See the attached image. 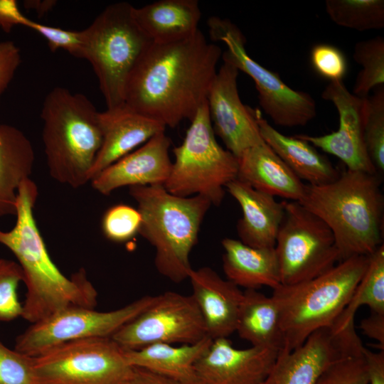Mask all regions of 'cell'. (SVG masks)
I'll list each match as a JSON object with an SVG mask.
<instances>
[{
	"label": "cell",
	"mask_w": 384,
	"mask_h": 384,
	"mask_svg": "<svg viewBox=\"0 0 384 384\" xmlns=\"http://www.w3.org/2000/svg\"><path fill=\"white\" fill-rule=\"evenodd\" d=\"M222 53L200 29L181 41L152 43L128 78L124 103L166 128L191 121L207 100Z\"/></svg>",
	"instance_id": "1"
},
{
	"label": "cell",
	"mask_w": 384,
	"mask_h": 384,
	"mask_svg": "<svg viewBox=\"0 0 384 384\" xmlns=\"http://www.w3.org/2000/svg\"><path fill=\"white\" fill-rule=\"evenodd\" d=\"M38 187L31 179L18 190L16 221L8 231L0 230V244L16 257L27 292L21 317L31 324L68 306L94 309L97 293L84 269L65 276L51 260L33 215Z\"/></svg>",
	"instance_id": "2"
},
{
	"label": "cell",
	"mask_w": 384,
	"mask_h": 384,
	"mask_svg": "<svg viewBox=\"0 0 384 384\" xmlns=\"http://www.w3.org/2000/svg\"><path fill=\"white\" fill-rule=\"evenodd\" d=\"M377 174L346 169L334 181L306 184L299 203L331 230L341 261L383 244L384 199Z\"/></svg>",
	"instance_id": "3"
},
{
	"label": "cell",
	"mask_w": 384,
	"mask_h": 384,
	"mask_svg": "<svg viewBox=\"0 0 384 384\" xmlns=\"http://www.w3.org/2000/svg\"><path fill=\"white\" fill-rule=\"evenodd\" d=\"M99 112L85 95L65 87L46 96L42 138L49 174L56 181L74 188L90 181L102 142Z\"/></svg>",
	"instance_id": "4"
},
{
	"label": "cell",
	"mask_w": 384,
	"mask_h": 384,
	"mask_svg": "<svg viewBox=\"0 0 384 384\" xmlns=\"http://www.w3.org/2000/svg\"><path fill=\"white\" fill-rule=\"evenodd\" d=\"M129 189L142 217L139 233L155 249L156 269L175 283L188 279L190 254L210 201L201 196L172 194L162 185Z\"/></svg>",
	"instance_id": "5"
},
{
	"label": "cell",
	"mask_w": 384,
	"mask_h": 384,
	"mask_svg": "<svg viewBox=\"0 0 384 384\" xmlns=\"http://www.w3.org/2000/svg\"><path fill=\"white\" fill-rule=\"evenodd\" d=\"M369 256H353L306 282L273 289L277 304L283 347L291 351L314 331L331 327L348 304L365 273Z\"/></svg>",
	"instance_id": "6"
},
{
	"label": "cell",
	"mask_w": 384,
	"mask_h": 384,
	"mask_svg": "<svg viewBox=\"0 0 384 384\" xmlns=\"http://www.w3.org/2000/svg\"><path fill=\"white\" fill-rule=\"evenodd\" d=\"M133 6H107L85 29L84 55L97 78L107 109L124 104L128 78L152 41L135 21Z\"/></svg>",
	"instance_id": "7"
},
{
	"label": "cell",
	"mask_w": 384,
	"mask_h": 384,
	"mask_svg": "<svg viewBox=\"0 0 384 384\" xmlns=\"http://www.w3.org/2000/svg\"><path fill=\"white\" fill-rule=\"evenodd\" d=\"M190 122L183 142L173 149L174 161L164 186L172 194L201 196L219 206L226 186L238 177V158L217 142L207 100Z\"/></svg>",
	"instance_id": "8"
},
{
	"label": "cell",
	"mask_w": 384,
	"mask_h": 384,
	"mask_svg": "<svg viewBox=\"0 0 384 384\" xmlns=\"http://www.w3.org/2000/svg\"><path fill=\"white\" fill-rule=\"evenodd\" d=\"M207 25L210 38L226 46L221 56L223 60L252 79L260 106L276 125L304 126L316 117V103L309 94L292 89L277 73L265 68L247 54L245 37L235 24L226 18L211 16Z\"/></svg>",
	"instance_id": "9"
},
{
	"label": "cell",
	"mask_w": 384,
	"mask_h": 384,
	"mask_svg": "<svg viewBox=\"0 0 384 384\" xmlns=\"http://www.w3.org/2000/svg\"><path fill=\"white\" fill-rule=\"evenodd\" d=\"M32 359L37 384H124L132 370L111 337L65 342Z\"/></svg>",
	"instance_id": "10"
},
{
	"label": "cell",
	"mask_w": 384,
	"mask_h": 384,
	"mask_svg": "<svg viewBox=\"0 0 384 384\" xmlns=\"http://www.w3.org/2000/svg\"><path fill=\"white\" fill-rule=\"evenodd\" d=\"M284 215L276 238L281 285L311 279L341 261L326 224L297 201H283Z\"/></svg>",
	"instance_id": "11"
},
{
	"label": "cell",
	"mask_w": 384,
	"mask_h": 384,
	"mask_svg": "<svg viewBox=\"0 0 384 384\" xmlns=\"http://www.w3.org/2000/svg\"><path fill=\"white\" fill-rule=\"evenodd\" d=\"M155 296H145L119 309L98 311L68 306L38 321L18 336L15 350L31 357L57 345L79 339L111 337L144 311Z\"/></svg>",
	"instance_id": "12"
},
{
	"label": "cell",
	"mask_w": 384,
	"mask_h": 384,
	"mask_svg": "<svg viewBox=\"0 0 384 384\" xmlns=\"http://www.w3.org/2000/svg\"><path fill=\"white\" fill-rule=\"evenodd\" d=\"M206 336L191 294L166 292L111 338L124 350H137L154 343L191 344Z\"/></svg>",
	"instance_id": "13"
},
{
	"label": "cell",
	"mask_w": 384,
	"mask_h": 384,
	"mask_svg": "<svg viewBox=\"0 0 384 384\" xmlns=\"http://www.w3.org/2000/svg\"><path fill=\"white\" fill-rule=\"evenodd\" d=\"M354 321L342 330L322 328L291 351H279L272 368L261 384H316L335 361L363 348Z\"/></svg>",
	"instance_id": "14"
},
{
	"label": "cell",
	"mask_w": 384,
	"mask_h": 384,
	"mask_svg": "<svg viewBox=\"0 0 384 384\" xmlns=\"http://www.w3.org/2000/svg\"><path fill=\"white\" fill-rule=\"evenodd\" d=\"M337 110L338 129L322 136L297 134L314 147L338 158L347 169L378 174L367 153L363 127L366 98L351 93L343 80L330 82L321 93Z\"/></svg>",
	"instance_id": "15"
},
{
	"label": "cell",
	"mask_w": 384,
	"mask_h": 384,
	"mask_svg": "<svg viewBox=\"0 0 384 384\" xmlns=\"http://www.w3.org/2000/svg\"><path fill=\"white\" fill-rule=\"evenodd\" d=\"M239 70L223 61L207 96L212 127L227 150L238 159L247 149L263 143L252 108L245 105L238 89Z\"/></svg>",
	"instance_id": "16"
},
{
	"label": "cell",
	"mask_w": 384,
	"mask_h": 384,
	"mask_svg": "<svg viewBox=\"0 0 384 384\" xmlns=\"http://www.w3.org/2000/svg\"><path fill=\"white\" fill-rule=\"evenodd\" d=\"M278 353L257 346L238 349L228 338H215L196 362V370L201 384H261Z\"/></svg>",
	"instance_id": "17"
},
{
	"label": "cell",
	"mask_w": 384,
	"mask_h": 384,
	"mask_svg": "<svg viewBox=\"0 0 384 384\" xmlns=\"http://www.w3.org/2000/svg\"><path fill=\"white\" fill-rule=\"evenodd\" d=\"M171 144L165 132L156 134L99 173L90 181L92 188L107 196L124 186H164L172 166Z\"/></svg>",
	"instance_id": "18"
},
{
	"label": "cell",
	"mask_w": 384,
	"mask_h": 384,
	"mask_svg": "<svg viewBox=\"0 0 384 384\" xmlns=\"http://www.w3.org/2000/svg\"><path fill=\"white\" fill-rule=\"evenodd\" d=\"M99 121L102 142L90 173V181L105 168L166 129L161 122L125 103L100 112Z\"/></svg>",
	"instance_id": "19"
},
{
	"label": "cell",
	"mask_w": 384,
	"mask_h": 384,
	"mask_svg": "<svg viewBox=\"0 0 384 384\" xmlns=\"http://www.w3.org/2000/svg\"><path fill=\"white\" fill-rule=\"evenodd\" d=\"M188 279L207 336L212 339L228 338L235 331L243 292L209 267L192 269Z\"/></svg>",
	"instance_id": "20"
},
{
	"label": "cell",
	"mask_w": 384,
	"mask_h": 384,
	"mask_svg": "<svg viewBox=\"0 0 384 384\" xmlns=\"http://www.w3.org/2000/svg\"><path fill=\"white\" fill-rule=\"evenodd\" d=\"M225 189L242 210L237 232L244 244L253 247H274L279 228L284 215L283 201L257 191L236 178Z\"/></svg>",
	"instance_id": "21"
},
{
	"label": "cell",
	"mask_w": 384,
	"mask_h": 384,
	"mask_svg": "<svg viewBox=\"0 0 384 384\" xmlns=\"http://www.w3.org/2000/svg\"><path fill=\"white\" fill-rule=\"evenodd\" d=\"M238 160L237 178L272 196L299 202L306 184L264 142L245 150Z\"/></svg>",
	"instance_id": "22"
},
{
	"label": "cell",
	"mask_w": 384,
	"mask_h": 384,
	"mask_svg": "<svg viewBox=\"0 0 384 384\" xmlns=\"http://www.w3.org/2000/svg\"><path fill=\"white\" fill-rule=\"evenodd\" d=\"M263 141L290 169L309 185H321L336 179L338 171L331 161L305 140L286 136L270 124L259 109H252Z\"/></svg>",
	"instance_id": "23"
},
{
	"label": "cell",
	"mask_w": 384,
	"mask_h": 384,
	"mask_svg": "<svg viewBox=\"0 0 384 384\" xmlns=\"http://www.w3.org/2000/svg\"><path fill=\"white\" fill-rule=\"evenodd\" d=\"M132 16L143 32L154 43L181 41L198 30L201 17L197 0H159L132 7Z\"/></svg>",
	"instance_id": "24"
},
{
	"label": "cell",
	"mask_w": 384,
	"mask_h": 384,
	"mask_svg": "<svg viewBox=\"0 0 384 384\" xmlns=\"http://www.w3.org/2000/svg\"><path fill=\"white\" fill-rule=\"evenodd\" d=\"M223 268L227 279L246 289L281 286L278 260L274 247H253L239 240L225 238Z\"/></svg>",
	"instance_id": "25"
},
{
	"label": "cell",
	"mask_w": 384,
	"mask_h": 384,
	"mask_svg": "<svg viewBox=\"0 0 384 384\" xmlns=\"http://www.w3.org/2000/svg\"><path fill=\"white\" fill-rule=\"evenodd\" d=\"M212 338L206 336L191 344L174 346L154 343L137 350H124L127 363L185 384H201L196 363L207 350Z\"/></svg>",
	"instance_id": "26"
},
{
	"label": "cell",
	"mask_w": 384,
	"mask_h": 384,
	"mask_svg": "<svg viewBox=\"0 0 384 384\" xmlns=\"http://www.w3.org/2000/svg\"><path fill=\"white\" fill-rule=\"evenodd\" d=\"M34 159L26 134L14 126L0 124V218L16 215L18 190L30 178Z\"/></svg>",
	"instance_id": "27"
},
{
	"label": "cell",
	"mask_w": 384,
	"mask_h": 384,
	"mask_svg": "<svg viewBox=\"0 0 384 384\" xmlns=\"http://www.w3.org/2000/svg\"><path fill=\"white\" fill-rule=\"evenodd\" d=\"M235 331L252 346L279 351L283 347V336L279 309L274 299L257 289L243 292Z\"/></svg>",
	"instance_id": "28"
},
{
	"label": "cell",
	"mask_w": 384,
	"mask_h": 384,
	"mask_svg": "<svg viewBox=\"0 0 384 384\" xmlns=\"http://www.w3.org/2000/svg\"><path fill=\"white\" fill-rule=\"evenodd\" d=\"M367 306L371 312L384 314V245L369 255L367 269L358 283L348 304L333 326L342 330L354 321L357 310Z\"/></svg>",
	"instance_id": "29"
},
{
	"label": "cell",
	"mask_w": 384,
	"mask_h": 384,
	"mask_svg": "<svg viewBox=\"0 0 384 384\" xmlns=\"http://www.w3.org/2000/svg\"><path fill=\"white\" fill-rule=\"evenodd\" d=\"M331 20L345 28L364 31L384 27L383 0H326Z\"/></svg>",
	"instance_id": "30"
},
{
	"label": "cell",
	"mask_w": 384,
	"mask_h": 384,
	"mask_svg": "<svg viewBox=\"0 0 384 384\" xmlns=\"http://www.w3.org/2000/svg\"><path fill=\"white\" fill-rule=\"evenodd\" d=\"M353 58L362 69L357 75L353 94L367 97L370 90L384 83V38L377 36L356 43Z\"/></svg>",
	"instance_id": "31"
},
{
	"label": "cell",
	"mask_w": 384,
	"mask_h": 384,
	"mask_svg": "<svg viewBox=\"0 0 384 384\" xmlns=\"http://www.w3.org/2000/svg\"><path fill=\"white\" fill-rule=\"evenodd\" d=\"M366 98L363 127L368 155L378 173L384 171V87L380 85Z\"/></svg>",
	"instance_id": "32"
},
{
	"label": "cell",
	"mask_w": 384,
	"mask_h": 384,
	"mask_svg": "<svg viewBox=\"0 0 384 384\" xmlns=\"http://www.w3.org/2000/svg\"><path fill=\"white\" fill-rule=\"evenodd\" d=\"M142 217L138 209L126 204L110 207L102 219L104 235L115 242L129 240L139 233Z\"/></svg>",
	"instance_id": "33"
},
{
	"label": "cell",
	"mask_w": 384,
	"mask_h": 384,
	"mask_svg": "<svg viewBox=\"0 0 384 384\" xmlns=\"http://www.w3.org/2000/svg\"><path fill=\"white\" fill-rule=\"evenodd\" d=\"M23 281L22 270L18 262L0 258V321H8L21 316L22 304L17 289Z\"/></svg>",
	"instance_id": "34"
},
{
	"label": "cell",
	"mask_w": 384,
	"mask_h": 384,
	"mask_svg": "<svg viewBox=\"0 0 384 384\" xmlns=\"http://www.w3.org/2000/svg\"><path fill=\"white\" fill-rule=\"evenodd\" d=\"M364 348L335 361L323 372L316 384H368Z\"/></svg>",
	"instance_id": "35"
},
{
	"label": "cell",
	"mask_w": 384,
	"mask_h": 384,
	"mask_svg": "<svg viewBox=\"0 0 384 384\" xmlns=\"http://www.w3.org/2000/svg\"><path fill=\"white\" fill-rule=\"evenodd\" d=\"M0 384H37L32 357L0 341Z\"/></svg>",
	"instance_id": "36"
},
{
	"label": "cell",
	"mask_w": 384,
	"mask_h": 384,
	"mask_svg": "<svg viewBox=\"0 0 384 384\" xmlns=\"http://www.w3.org/2000/svg\"><path fill=\"white\" fill-rule=\"evenodd\" d=\"M314 70L330 82L343 80L347 72L344 53L337 47L327 43L315 45L310 53Z\"/></svg>",
	"instance_id": "37"
},
{
	"label": "cell",
	"mask_w": 384,
	"mask_h": 384,
	"mask_svg": "<svg viewBox=\"0 0 384 384\" xmlns=\"http://www.w3.org/2000/svg\"><path fill=\"white\" fill-rule=\"evenodd\" d=\"M28 28L36 31L48 42L50 50L53 52L63 49L70 55L83 58L84 33L83 31H70L53 27L31 21Z\"/></svg>",
	"instance_id": "38"
},
{
	"label": "cell",
	"mask_w": 384,
	"mask_h": 384,
	"mask_svg": "<svg viewBox=\"0 0 384 384\" xmlns=\"http://www.w3.org/2000/svg\"><path fill=\"white\" fill-rule=\"evenodd\" d=\"M21 63L20 49L13 41L0 42V97L8 87Z\"/></svg>",
	"instance_id": "39"
},
{
	"label": "cell",
	"mask_w": 384,
	"mask_h": 384,
	"mask_svg": "<svg viewBox=\"0 0 384 384\" xmlns=\"http://www.w3.org/2000/svg\"><path fill=\"white\" fill-rule=\"evenodd\" d=\"M31 21L21 13L16 0H0V28L4 32L9 33L16 26L28 28Z\"/></svg>",
	"instance_id": "40"
},
{
	"label": "cell",
	"mask_w": 384,
	"mask_h": 384,
	"mask_svg": "<svg viewBox=\"0 0 384 384\" xmlns=\"http://www.w3.org/2000/svg\"><path fill=\"white\" fill-rule=\"evenodd\" d=\"M362 332L377 341L380 351H384V314L370 312L360 324Z\"/></svg>",
	"instance_id": "41"
},
{
	"label": "cell",
	"mask_w": 384,
	"mask_h": 384,
	"mask_svg": "<svg viewBox=\"0 0 384 384\" xmlns=\"http://www.w3.org/2000/svg\"><path fill=\"white\" fill-rule=\"evenodd\" d=\"M364 356L368 372V384H384V351L373 352L365 347Z\"/></svg>",
	"instance_id": "42"
},
{
	"label": "cell",
	"mask_w": 384,
	"mask_h": 384,
	"mask_svg": "<svg viewBox=\"0 0 384 384\" xmlns=\"http://www.w3.org/2000/svg\"><path fill=\"white\" fill-rule=\"evenodd\" d=\"M124 384H185L150 370L132 367Z\"/></svg>",
	"instance_id": "43"
},
{
	"label": "cell",
	"mask_w": 384,
	"mask_h": 384,
	"mask_svg": "<svg viewBox=\"0 0 384 384\" xmlns=\"http://www.w3.org/2000/svg\"><path fill=\"white\" fill-rule=\"evenodd\" d=\"M55 1L50 0H34L24 1V6L28 9L34 10L38 14H45L52 9L55 4Z\"/></svg>",
	"instance_id": "44"
}]
</instances>
